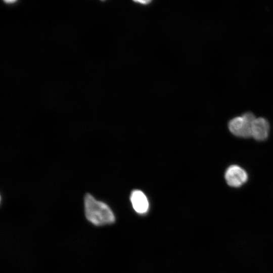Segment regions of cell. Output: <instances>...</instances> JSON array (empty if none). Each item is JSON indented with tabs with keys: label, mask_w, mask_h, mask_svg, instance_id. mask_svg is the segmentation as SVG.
I'll use <instances>...</instances> for the list:
<instances>
[{
	"label": "cell",
	"mask_w": 273,
	"mask_h": 273,
	"mask_svg": "<svg viewBox=\"0 0 273 273\" xmlns=\"http://www.w3.org/2000/svg\"><path fill=\"white\" fill-rule=\"evenodd\" d=\"M134 2H136L138 3H139L140 4H141V5H148L149 4L151 1H134Z\"/></svg>",
	"instance_id": "cell-6"
},
{
	"label": "cell",
	"mask_w": 273,
	"mask_h": 273,
	"mask_svg": "<svg viewBox=\"0 0 273 273\" xmlns=\"http://www.w3.org/2000/svg\"><path fill=\"white\" fill-rule=\"evenodd\" d=\"M269 126L264 118L259 117L254 120L251 130V136L257 141L265 140L268 135Z\"/></svg>",
	"instance_id": "cell-5"
},
{
	"label": "cell",
	"mask_w": 273,
	"mask_h": 273,
	"mask_svg": "<svg viewBox=\"0 0 273 273\" xmlns=\"http://www.w3.org/2000/svg\"><path fill=\"white\" fill-rule=\"evenodd\" d=\"M83 200L85 218L93 225L101 226L115 222L114 214L106 203L97 200L89 193L84 195Z\"/></svg>",
	"instance_id": "cell-1"
},
{
	"label": "cell",
	"mask_w": 273,
	"mask_h": 273,
	"mask_svg": "<svg viewBox=\"0 0 273 273\" xmlns=\"http://www.w3.org/2000/svg\"><path fill=\"white\" fill-rule=\"evenodd\" d=\"M134 210L140 214L146 213L149 209V203L146 195L139 190H133L130 197Z\"/></svg>",
	"instance_id": "cell-4"
},
{
	"label": "cell",
	"mask_w": 273,
	"mask_h": 273,
	"mask_svg": "<svg viewBox=\"0 0 273 273\" xmlns=\"http://www.w3.org/2000/svg\"><path fill=\"white\" fill-rule=\"evenodd\" d=\"M247 178L246 172L242 168L236 165L228 167L225 173L226 181L231 187H240L247 181Z\"/></svg>",
	"instance_id": "cell-3"
},
{
	"label": "cell",
	"mask_w": 273,
	"mask_h": 273,
	"mask_svg": "<svg viewBox=\"0 0 273 273\" xmlns=\"http://www.w3.org/2000/svg\"><path fill=\"white\" fill-rule=\"evenodd\" d=\"M255 119L253 113H245L242 116L231 120L228 124L229 129L236 136L249 138L251 136L252 126Z\"/></svg>",
	"instance_id": "cell-2"
}]
</instances>
